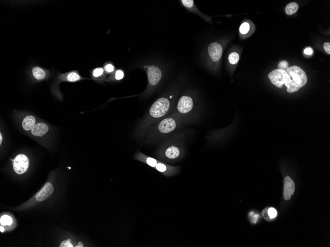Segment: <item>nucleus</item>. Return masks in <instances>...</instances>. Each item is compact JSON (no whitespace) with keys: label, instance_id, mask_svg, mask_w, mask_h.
I'll return each mask as SVG.
<instances>
[{"label":"nucleus","instance_id":"3","mask_svg":"<svg viewBox=\"0 0 330 247\" xmlns=\"http://www.w3.org/2000/svg\"><path fill=\"white\" fill-rule=\"evenodd\" d=\"M292 79L300 88L306 85L307 82V76L303 70L297 66L289 67L286 70Z\"/></svg>","mask_w":330,"mask_h":247},{"label":"nucleus","instance_id":"30","mask_svg":"<svg viewBox=\"0 0 330 247\" xmlns=\"http://www.w3.org/2000/svg\"><path fill=\"white\" fill-rule=\"evenodd\" d=\"M2 140H3V138H2V134H0V143H1V144L2 142Z\"/></svg>","mask_w":330,"mask_h":247},{"label":"nucleus","instance_id":"12","mask_svg":"<svg viewBox=\"0 0 330 247\" xmlns=\"http://www.w3.org/2000/svg\"><path fill=\"white\" fill-rule=\"evenodd\" d=\"M181 155V151L178 147L171 145L168 147L165 151V156L169 159H175Z\"/></svg>","mask_w":330,"mask_h":247},{"label":"nucleus","instance_id":"26","mask_svg":"<svg viewBox=\"0 0 330 247\" xmlns=\"http://www.w3.org/2000/svg\"><path fill=\"white\" fill-rule=\"evenodd\" d=\"M114 66H113L112 65L110 64L107 65L105 67V69L106 71L108 73H111L113 72L114 71Z\"/></svg>","mask_w":330,"mask_h":247},{"label":"nucleus","instance_id":"31","mask_svg":"<svg viewBox=\"0 0 330 247\" xmlns=\"http://www.w3.org/2000/svg\"><path fill=\"white\" fill-rule=\"evenodd\" d=\"M67 240L68 241H69V242H71V240L68 239Z\"/></svg>","mask_w":330,"mask_h":247},{"label":"nucleus","instance_id":"10","mask_svg":"<svg viewBox=\"0 0 330 247\" xmlns=\"http://www.w3.org/2000/svg\"><path fill=\"white\" fill-rule=\"evenodd\" d=\"M295 191V185L294 181L289 176H287L284 181V198L286 200L291 198Z\"/></svg>","mask_w":330,"mask_h":247},{"label":"nucleus","instance_id":"7","mask_svg":"<svg viewBox=\"0 0 330 247\" xmlns=\"http://www.w3.org/2000/svg\"><path fill=\"white\" fill-rule=\"evenodd\" d=\"M193 107V101L191 97L187 96H182L178 102L177 109L180 113H188Z\"/></svg>","mask_w":330,"mask_h":247},{"label":"nucleus","instance_id":"17","mask_svg":"<svg viewBox=\"0 0 330 247\" xmlns=\"http://www.w3.org/2000/svg\"><path fill=\"white\" fill-rule=\"evenodd\" d=\"M250 30V25L248 22H245L243 23L239 28L240 33L242 35H246Z\"/></svg>","mask_w":330,"mask_h":247},{"label":"nucleus","instance_id":"14","mask_svg":"<svg viewBox=\"0 0 330 247\" xmlns=\"http://www.w3.org/2000/svg\"><path fill=\"white\" fill-rule=\"evenodd\" d=\"M299 8V5L295 2L289 3L285 9V12L288 15H292L297 13Z\"/></svg>","mask_w":330,"mask_h":247},{"label":"nucleus","instance_id":"13","mask_svg":"<svg viewBox=\"0 0 330 247\" xmlns=\"http://www.w3.org/2000/svg\"><path fill=\"white\" fill-rule=\"evenodd\" d=\"M36 120L32 116H27L23 120L22 123V128L26 131H29L35 125Z\"/></svg>","mask_w":330,"mask_h":247},{"label":"nucleus","instance_id":"8","mask_svg":"<svg viewBox=\"0 0 330 247\" xmlns=\"http://www.w3.org/2000/svg\"><path fill=\"white\" fill-rule=\"evenodd\" d=\"M147 77L150 84L152 86L156 85L161 79V71L157 66H150L147 70Z\"/></svg>","mask_w":330,"mask_h":247},{"label":"nucleus","instance_id":"28","mask_svg":"<svg viewBox=\"0 0 330 247\" xmlns=\"http://www.w3.org/2000/svg\"><path fill=\"white\" fill-rule=\"evenodd\" d=\"M83 246H84V244H83L82 242H80L79 243H78V244L77 245V246H76V247H83Z\"/></svg>","mask_w":330,"mask_h":247},{"label":"nucleus","instance_id":"23","mask_svg":"<svg viewBox=\"0 0 330 247\" xmlns=\"http://www.w3.org/2000/svg\"><path fill=\"white\" fill-rule=\"evenodd\" d=\"M124 77V73L121 70H118L117 71L115 75V77L116 80H120L122 79Z\"/></svg>","mask_w":330,"mask_h":247},{"label":"nucleus","instance_id":"9","mask_svg":"<svg viewBox=\"0 0 330 247\" xmlns=\"http://www.w3.org/2000/svg\"><path fill=\"white\" fill-rule=\"evenodd\" d=\"M54 192V188L50 183H46L43 188L37 194L36 199L39 202L45 201Z\"/></svg>","mask_w":330,"mask_h":247},{"label":"nucleus","instance_id":"5","mask_svg":"<svg viewBox=\"0 0 330 247\" xmlns=\"http://www.w3.org/2000/svg\"><path fill=\"white\" fill-rule=\"evenodd\" d=\"M29 167V160L25 155H18L16 156L13 161V168L14 172L16 174L24 173Z\"/></svg>","mask_w":330,"mask_h":247},{"label":"nucleus","instance_id":"21","mask_svg":"<svg viewBox=\"0 0 330 247\" xmlns=\"http://www.w3.org/2000/svg\"><path fill=\"white\" fill-rule=\"evenodd\" d=\"M103 72H104L103 69L101 68H96L93 71V75L95 77H98L101 76L103 74Z\"/></svg>","mask_w":330,"mask_h":247},{"label":"nucleus","instance_id":"16","mask_svg":"<svg viewBox=\"0 0 330 247\" xmlns=\"http://www.w3.org/2000/svg\"><path fill=\"white\" fill-rule=\"evenodd\" d=\"M240 59V56L238 53L233 52H231L228 56V61L231 65H236Z\"/></svg>","mask_w":330,"mask_h":247},{"label":"nucleus","instance_id":"1","mask_svg":"<svg viewBox=\"0 0 330 247\" xmlns=\"http://www.w3.org/2000/svg\"><path fill=\"white\" fill-rule=\"evenodd\" d=\"M268 77L272 84L277 88H282L285 85L287 88V91L290 93L298 91L300 88L286 70H274L269 73Z\"/></svg>","mask_w":330,"mask_h":247},{"label":"nucleus","instance_id":"6","mask_svg":"<svg viewBox=\"0 0 330 247\" xmlns=\"http://www.w3.org/2000/svg\"><path fill=\"white\" fill-rule=\"evenodd\" d=\"M177 121L173 117H167L160 121L158 125V130L162 134H168L176 128Z\"/></svg>","mask_w":330,"mask_h":247},{"label":"nucleus","instance_id":"18","mask_svg":"<svg viewBox=\"0 0 330 247\" xmlns=\"http://www.w3.org/2000/svg\"><path fill=\"white\" fill-rule=\"evenodd\" d=\"M0 223L2 225H10L12 224V217L8 215H4L1 217Z\"/></svg>","mask_w":330,"mask_h":247},{"label":"nucleus","instance_id":"25","mask_svg":"<svg viewBox=\"0 0 330 247\" xmlns=\"http://www.w3.org/2000/svg\"><path fill=\"white\" fill-rule=\"evenodd\" d=\"M324 48L325 49L326 52L328 54H330V43L329 42H326L324 44Z\"/></svg>","mask_w":330,"mask_h":247},{"label":"nucleus","instance_id":"24","mask_svg":"<svg viewBox=\"0 0 330 247\" xmlns=\"http://www.w3.org/2000/svg\"><path fill=\"white\" fill-rule=\"evenodd\" d=\"M60 247H73L72 244L68 240L64 241L60 245Z\"/></svg>","mask_w":330,"mask_h":247},{"label":"nucleus","instance_id":"15","mask_svg":"<svg viewBox=\"0 0 330 247\" xmlns=\"http://www.w3.org/2000/svg\"><path fill=\"white\" fill-rule=\"evenodd\" d=\"M32 73L34 77L38 80H42L45 77V72L44 70L39 67L34 68L32 70Z\"/></svg>","mask_w":330,"mask_h":247},{"label":"nucleus","instance_id":"22","mask_svg":"<svg viewBox=\"0 0 330 247\" xmlns=\"http://www.w3.org/2000/svg\"><path fill=\"white\" fill-rule=\"evenodd\" d=\"M278 67L279 69L286 70L289 68L288 67V63L286 61H282L279 64Z\"/></svg>","mask_w":330,"mask_h":247},{"label":"nucleus","instance_id":"29","mask_svg":"<svg viewBox=\"0 0 330 247\" xmlns=\"http://www.w3.org/2000/svg\"><path fill=\"white\" fill-rule=\"evenodd\" d=\"M4 231H5L4 228L3 227H2V225H1V226L0 227V231H1V232H3Z\"/></svg>","mask_w":330,"mask_h":247},{"label":"nucleus","instance_id":"11","mask_svg":"<svg viewBox=\"0 0 330 247\" xmlns=\"http://www.w3.org/2000/svg\"><path fill=\"white\" fill-rule=\"evenodd\" d=\"M49 130V127L46 124L38 123L36 124L31 129V133L35 136H43Z\"/></svg>","mask_w":330,"mask_h":247},{"label":"nucleus","instance_id":"20","mask_svg":"<svg viewBox=\"0 0 330 247\" xmlns=\"http://www.w3.org/2000/svg\"><path fill=\"white\" fill-rule=\"evenodd\" d=\"M267 213L270 218L271 219H274L277 215V211L274 208H270L267 211Z\"/></svg>","mask_w":330,"mask_h":247},{"label":"nucleus","instance_id":"27","mask_svg":"<svg viewBox=\"0 0 330 247\" xmlns=\"http://www.w3.org/2000/svg\"><path fill=\"white\" fill-rule=\"evenodd\" d=\"M313 52H314L313 49H312V48H306L304 50V53L306 54V55H312V53H313Z\"/></svg>","mask_w":330,"mask_h":247},{"label":"nucleus","instance_id":"4","mask_svg":"<svg viewBox=\"0 0 330 247\" xmlns=\"http://www.w3.org/2000/svg\"><path fill=\"white\" fill-rule=\"evenodd\" d=\"M223 49L221 44L218 42H213L209 45L208 48V60L210 62L211 67L215 66L221 60Z\"/></svg>","mask_w":330,"mask_h":247},{"label":"nucleus","instance_id":"19","mask_svg":"<svg viewBox=\"0 0 330 247\" xmlns=\"http://www.w3.org/2000/svg\"><path fill=\"white\" fill-rule=\"evenodd\" d=\"M81 79L80 76L77 73L71 72L69 73L67 76V80L70 82H74L78 81Z\"/></svg>","mask_w":330,"mask_h":247},{"label":"nucleus","instance_id":"2","mask_svg":"<svg viewBox=\"0 0 330 247\" xmlns=\"http://www.w3.org/2000/svg\"><path fill=\"white\" fill-rule=\"evenodd\" d=\"M170 103L167 98H160L152 105L149 114L154 119H159L164 116L169 111Z\"/></svg>","mask_w":330,"mask_h":247}]
</instances>
